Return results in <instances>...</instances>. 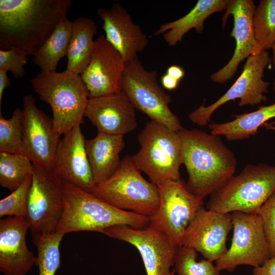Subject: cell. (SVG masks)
<instances>
[{
    "label": "cell",
    "instance_id": "603a6c76",
    "mask_svg": "<svg viewBox=\"0 0 275 275\" xmlns=\"http://www.w3.org/2000/svg\"><path fill=\"white\" fill-rule=\"evenodd\" d=\"M229 0H199L194 8L183 17L161 24L154 33L163 35L164 40L170 46L181 42L189 31L195 29L202 32L206 19L212 14L226 10Z\"/></svg>",
    "mask_w": 275,
    "mask_h": 275
},
{
    "label": "cell",
    "instance_id": "8fae6325",
    "mask_svg": "<svg viewBox=\"0 0 275 275\" xmlns=\"http://www.w3.org/2000/svg\"><path fill=\"white\" fill-rule=\"evenodd\" d=\"M28 196L27 219L32 233L56 232L64 209L63 182L52 171L34 164Z\"/></svg>",
    "mask_w": 275,
    "mask_h": 275
},
{
    "label": "cell",
    "instance_id": "7c38bea8",
    "mask_svg": "<svg viewBox=\"0 0 275 275\" xmlns=\"http://www.w3.org/2000/svg\"><path fill=\"white\" fill-rule=\"evenodd\" d=\"M269 53L263 51L247 58L240 75L230 88L211 104H202L190 113L188 118L199 126L208 125L213 113L226 102L239 99L238 105L253 106L267 100L265 95L269 83L263 79L266 67L270 64Z\"/></svg>",
    "mask_w": 275,
    "mask_h": 275
},
{
    "label": "cell",
    "instance_id": "f1b7e54d",
    "mask_svg": "<svg viewBox=\"0 0 275 275\" xmlns=\"http://www.w3.org/2000/svg\"><path fill=\"white\" fill-rule=\"evenodd\" d=\"M254 34L261 50L272 48L275 44V0H261L253 16Z\"/></svg>",
    "mask_w": 275,
    "mask_h": 275
},
{
    "label": "cell",
    "instance_id": "74e56055",
    "mask_svg": "<svg viewBox=\"0 0 275 275\" xmlns=\"http://www.w3.org/2000/svg\"><path fill=\"white\" fill-rule=\"evenodd\" d=\"M11 80L7 75V72L0 70V107L5 89L10 86Z\"/></svg>",
    "mask_w": 275,
    "mask_h": 275
},
{
    "label": "cell",
    "instance_id": "4fadbf2b",
    "mask_svg": "<svg viewBox=\"0 0 275 275\" xmlns=\"http://www.w3.org/2000/svg\"><path fill=\"white\" fill-rule=\"evenodd\" d=\"M22 141L25 154L33 164L52 171L61 140L50 119L37 106L32 95L22 99Z\"/></svg>",
    "mask_w": 275,
    "mask_h": 275
},
{
    "label": "cell",
    "instance_id": "5bb4252c",
    "mask_svg": "<svg viewBox=\"0 0 275 275\" xmlns=\"http://www.w3.org/2000/svg\"><path fill=\"white\" fill-rule=\"evenodd\" d=\"M102 233L135 247L147 275H169L177 248L161 232L150 225L141 229L119 225L106 228Z\"/></svg>",
    "mask_w": 275,
    "mask_h": 275
},
{
    "label": "cell",
    "instance_id": "60d3db41",
    "mask_svg": "<svg viewBox=\"0 0 275 275\" xmlns=\"http://www.w3.org/2000/svg\"><path fill=\"white\" fill-rule=\"evenodd\" d=\"M176 272L174 269L172 270L169 273V275H175Z\"/></svg>",
    "mask_w": 275,
    "mask_h": 275
},
{
    "label": "cell",
    "instance_id": "8d00e7d4",
    "mask_svg": "<svg viewBox=\"0 0 275 275\" xmlns=\"http://www.w3.org/2000/svg\"><path fill=\"white\" fill-rule=\"evenodd\" d=\"M166 73L174 78L180 81L184 76V71L178 65H171L167 69Z\"/></svg>",
    "mask_w": 275,
    "mask_h": 275
},
{
    "label": "cell",
    "instance_id": "3957f363",
    "mask_svg": "<svg viewBox=\"0 0 275 275\" xmlns=\"http://www.w3.org/2000/svg\"><path fill=\"white\" fill-rule=\"evenodd\" d=\"M64 209L56 232L65 235L77 231L102 233L106 228L126 225L141 229L150 217L119 209L92 193L63 182Z\"/></svg>",
    "mask_w": 275,
    "mask_h": 275
},
{
    "label": "cell",
    "instance_id": "f546056e",
    "mask_svg": "<svg viewBox=\"0 0 275 275\" xmlns=\"http://www.w3.org/2000/svg\"><path fill=\"white\" fill-rule=\"evenodd\" d=\"M22 129V109L16 108L9 119H5L0 109V152L25 155Z\"/></svg>",
    "mask_w": 275,
    "mask_h": 275
},
{
    "label": "cell",
    "instance_id": "44dd1931",
    "mask_svg": "<svg viewBox=\"0 0 275 275\" xmlns=\"http://www.w3.org/2000/svg\"><path fill=\"white\" fill-rule=\"evenodd\" d=\"M135 108L122 92L89 98L85 117L98 131L123 135L137 127Z\"/></svg>",
    "mask_w": 275,
    "mask_h": 275
},
{
    "label": "cell",
    "instance_id": "484cf974",
    "mask_svg": "<svg viewBox=\"0 0 275 275\" xmlns=\"http://www.w3.org/2000/svg\"><path fill=\"white\" fill-rule=\"evenodd\" d=\"M72 29V21L62 18L41 47L33 56V63L40 72L56 71L60 60L67 55Z\"/></svg>",
    "mask_w": 275,
    "mask_h": 275
},
{
    "label": "cell",
    "instance_id": "836d02e7",
    "mask_svg": "<svg viewBox=\"0 0 275 275\" xmlns=\"http://www.w3.org/2000/svg\"><path fill=\"white\" fill-rule=\"evenodd\" d=\"M27 55L15 49H0V70L10 71L15 78H22L25 73Z\"/></svg>",
    "mask_w": 275,
    "mask_h": 275
},
{
    "label": "cell",
    "instance_id": "ab89813d",
    "mask_svg": "<svg viewBox=\"0 0 275 275\" xmlns=\"http://www.w3.org/2000/svg\"><path fill=\"white\" fill-rule=\"evenodd\" d=\"M272 49V53H273L272 62H273V67L275 70V44H274ZM273 90L274 93L275 94V78L273 81Z\"/></svg>",
    "mask_w": 275,
    "mask_h": 275
},
{
    "label": "cell",
    "instance_id": "e0dca14e",
    "mask_svg": "<svg viewBox=\"0 0 275 275\" xmlns=\"http://www.w3.org/2000/svg\"><path fill=\"white\" fill-rule=\"evenodd\" d=\"M255 9L252 0L228 1L222 24L224 27L229 15L233 16L234 27L230 36L235 39L236 46L228 63L211 75V80L213 82L223 84L229 80L234 75L238 65L243 60L262 52L254 34L253 20Z\"/></svg>",
    "mask_w": 275,
    "mask_h": 275
},
{
    "label": "cell",
    "instance_id": "9a60e30c",
    "mask_svg": "<svg viewBox=\"0 0 275 275\" xmlns=\"http://www.w3.org/2000/svg\"><path fill=\"white\" fill-rule=\"evenodd\" d=\"M125 62L104 35L95 40L91 60L80 77L89 98L114 94L122 91Z\"/></svg>",
    "mask_w": 275,
    "mask_h": 275
},
{
    "label": "cell",
    "instance_id": "8992f818",
    "mask_svg": "<svg viewBox=\"0 0 275 275\" xmlns=\"http://www.w3.org/2000/svg\"><path fill=\"white\" fill-rule=\"evenodd\" d=\"M140 148L131 156L140 170L153 184L180 179L182 150L178 131L150 120L138 136Z\"/></svg>",
    "mask_w": 275,
    "mask_h": 275
},
{
    "label": "cell",
    "instance_id": "4316f807",
    "mask_svg": "<svg viewBox=\"0 0 275 275\" xmlns=\"http://www.w3.org/2000/svg\"><path fill=\"white\" fill-rule=\"evenodd\" d=\"M65 235L55 232L47 234L32 233L38 251L35 265L39 275H55L61 265L60 245Z\"/></svg>",
    "mask_w": 275,
    "mask_h": 275
},
{
    "label": "cell",
    "instance_id": "52a82bcc",
    "mask_svg": "<svg viewBox=\"0 0 275 275\" xmlns=\"http://www.w3.org/2000/svg\"><path fill=\"white\" fill-rule=\"evenodd\" d=\"M140 172L131 156L126 155L116 172L92 193L119 209L150 217L159 206L158 189Z\"/></svg>",
    "mask_w": 275,
    "mask_h": 275
},
{
    "label": "cell",
    "instance_id": "e575fe53",
    "mask_svg": "<svg viewBox=\"0 0 275 275\" xmlns=\"http://www.w3.org/2000/svg\"><path fill=\"white\" fill-rule=\"evenodd\" d=\"M253 275H275V255L270 257L262 265L255 267Z\"/></svg>",
    "mask_w": 275,
    "mask_h": 275
},
{
    "label": "cell",
    "instance_id": "5b68a950",
    "mask_svg": "<svg viewBox=\"0 0 275 275\" xmlns=\"http://www.w3.org/2000/svg\"><path fill=\"white\" fill-rule=\"evenodd\" d=\"M275 190V166L247 164L210 195L207 208L223 213L258 214Z\"/></svg>",
    "mask_w": 275,
    "mask_h": 275
},
{
    "label": "cell",
    "instance_id": "f35d334b",
    "mask_svg": "<svg viewBox=\"0 0 275 275\" xmlns=\"http://www.w3.org/2000/svg\"><path fill=\"white\" fill-rule=\"evenodd\" d=\"M262 126L265 127L267 129L275 131V122L270 123H265Z\"/></svg>",
    "mask_w": 275,
    "mask_h": 275
},
{
    "label": "cell",
    "instance_id": "ba28073f",
    "mask_svg": "<svg viewBox=\"0 0 275 275\" xmlns=\"http://www.w3.org/2000/svg\"><path fill=\"white\" fill-rule=\"evenodd\" d=\"M157 72L148 70L137 57L125 63L122 91L135 109L176 131L183 127L177 116L170 109L171 96L157 80Z\"/></svg>",
    "mask_w": 275,
    "mask_h": 275
},
{
    "label": "cell",
    "instance_id": "cb8c5ba5",
    "mask_svg": "<svg viewBox=\"0 0 275 275\" xmlns=\"http://www.w3.org/2000/svg\"><path fill=\"white\" fill-rule=\"evenodd\" d=\"M97 33V26L91 18L80 17L72 21L66 71L77 75L82 74L92 58L95 43L93 39Z\"/></svg>",
    "mask_w": 275,
    "mask_h": 275
},
{
    "label": "cell",
    "instance_id": "9c48e42d",
    "mask_svg": "<svg viewBox=\"0 0 275 275\" xmlns=\"http://www.w3.org/2000/svg\"><path fill=\"white\" fill-rule=\"evenodd\" d=\"M157 186L159 204L150 217V226L163 233L176 248H179L182 246L188 225L203 207V200L190 193L181 179L167 181Z\"/></svg>",
    "mask_w": 275,
    "mask_h": 275
},
{
    "label": "cell",
    "instance_id": "d6a6232c",
    "mask_svg": "<svg viewBox=\"0 0 275 275\" xmlns=\"http://www.w3.org/2000/svg\"><path fill=\"white\" fill-rule=\"evenodd\" d=\"M260 216L271 257L275 255V190L260 207Z\"/></svg>",
    "mask_w": 275,
    "mask_h": 275
},
{
    "label": "cell",
    "instance_id": "d6986e66",
    "mask_svg": "<svg viewBox=\"0 0 275 275\" xmlns=\"http://www.w3.org/2000/svg\"><path fill=\"white\" fill-rule=\"evenodd\" d=\"M97 14L103 21L106 39L125 63L138 57V53L146 48L149 42L147 36L121 4L115 3L109 9L100 8Z\"/></svg>",
    "mask_w": 275,
    "mask_h": 275
},
{
    "label": "cell",
    "instance_id": "ac0fdd59",
    "mask_svg": "<svg viewBox=\"0 0 275 275\" xmlns=\"http://www.w3.org/2000/svg\"><path fill=\"white\" fill-rule=\"evenodd\" d=\"M80 124L63 135L59 144L52 172L63 182L92 193L95 187Z\"/></svg>",
    "mask_w": 275,
    "mask_h": 275
},
{
    "label": "cell",
    "instance_id": "d590c367",
    "mask_svg": "<svg viewBox=\"0 0 275 275\" xmlns=\"http://www.w3.org/2000/svg\"><path fill=\"white\" fill-rule=\"evenodd\" d=\"M179 81L167 73L161 77V86L165 90H173L176 89L178 87Z\"/></svg>",
    "mask_w": 275,
    "mask_h": 275
},
{
    "label": "cell",
    "instance_id": "2e32d148",
    "mask_svg": "<svg viewBox=\"0 0 275 275\" xmlns=\"http://www.w3.org/2000/svg\"><path fill=\"white\" fill-rule=\"evenodd\" d=\"M233 228L230 213H223L202 207L188 225L182 245L193 248L213 262L227 252L226 240Z\"/></svg>",
    "mask_w": 275,
    "mask_h": 275
},
{
    "label": "cell",
    "instance_id": "277c9868",
    "mask_svg": "<svg viewBox=\"0 0 275 275\" xmlns=\"http://www.w3.org/2000/svg\"><path fill=\"white\" fill-rule=\"evenodd\" d=\"M31 84L40 99L50 106L54 127L59 136L83 123L89 95L80 75L66 70L40 72L31 80Z\"/></svg>",
    "mask_w": 275,
    "mask_h": 275
},
{
    "label": "cell",
    "instance_id": "7a4b0ae2",
    "mask_svg": "<svg viewBox=\"0 0 275 275\" xmlns=\"http://www.w3.org/2000/svg\"><path fill=\"white\" fill-rule=\"evenodd\" d=\"M178 133L182 145V162L188 175L186 188L203 200L234 175L236 158L219 136L184 128Z\"/></svg>",
    "mask_w": 275,
    "mask_h": 275
},
{
    "label": "cell",
    "instance_id": "83f0119b",
    "mask_svg": "<svg viewBox=\"0 0 275 275\" xmlns=\"http://www.w3.org/2000/svg\"><path fill=\"white\" fill-rule=\"evenodd\" d=\"M34 164L25 155L0 152V184L14 191L32 174Z\"/></svg>",
    "mask_w": 275,
    "mask_h": 275
},
{
    "label": "cell",
    "instance_id": "d4e9b609",
    "mask_svg": "<svg viewBox=\"0 0 275 275\" xmlns=\"http://www.w3.org/2000/svg\"><path fill=\"white\" fill-rule=\"evenodd\" d=\"M234 117V120L226 123L209 124L210 133L224 135L229 141L242 140L255 135L260 126L275 118V103Z\"/></svg>",
    "mask_w": 275,
    "mask_h": 275
},
{
    "label": "cell",
    "instance_id": "6da1fadb",
    "mask_svg": "<svg viewBox=\"0 0 275 275\" xmlns=\"http://www.w3.org/2000/svg\"><path fill=\"white\" fill-rule=\"evenodd\" d=\"M72 0H0V48L34 56L66 17Z\"/></svg>",
    "mask_w": 275,
    "mask_h": 275
},
{
    "label": "cell",
    "instance_id": "30bf717a",
    "mask_svg": "<svg viewBox=\"0 0 275 275\" xmlns=\"http://www.w3.org/2000/svg\"><path fill=\"white\" fill-rule=\"evenodd\" d=\"M233 234L230 248L216 262L221 271H233L241 265H262L271 254L260 216L235 211L231 213Z\"/></svg>",
    "mask_w": 275,
    "mask_h": 275
},
{
    "label": "cell",
    "instance_id": "4dcf8cb0",
    "mask_svg": "<svg viewBox=\"0 0 275 275\" xmlns=\"http://www.w3.org/2000/svg\"><path fill=\"white\" fill-rule=\"evenodd\" d=\"M197 252L183 245L177 249L174 265L178 275H220L213 262L206 259L198 261Z\"/></svg>",
    "mask_w": 275,
    "mask_h": 275
},
{
    "label": "cell",
    "instance_id": "1f68e13d",
    "mask_svg": "<svg viewBox=\"0 0 275 275\" xmlns=\"http://www.w3.org/2000/svg\"><path fill=\"white\" fill-rule=\"evenodd\" d=\"M32 179L31 174L20 186L0 201L1 217L6 215L26 217L28 196Z\"/></svg>",
    "mask_w": 275,
    "mask_h": 275
},
{
    "label": "cell",
    "instance_id": "7402d4cb",
    "mask_svg": "<svg viewBox=\"0 0 275 275\" xmlns=\"http://www.w3.org/2000/svg\"><path fill=\"white\" fill-rule=\"evenodd\" d=\"M125 146L123 135L98 131L93 139L85 140V147L95 186L109 178L117 170L119 155Z\"/></svg>",
    "mask_w": 275,
    "mask_h": 275
},
{
    "label": "cell",
    "instance_id": "ffe728a7",
    "mask_svg": "<svg viewBox=\"0 0 275 275\" xmlns=\"http://www.w3.org/2000/svg\"><path fill=\"white\" fill-rule=\"evenodd\" d=\"M30 225L23 217L8 216L0 221V271L5 275H25L36 257L26 243Z\"/></svg>",
    "mask_w": 275,
    "mask_h": 275
}]
</instances>
